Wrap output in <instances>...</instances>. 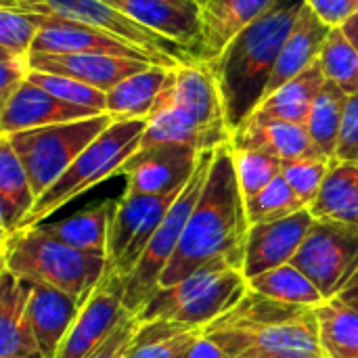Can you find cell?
Wrapping results in <instances>:
<instances>
[{
	"mask_svg": "<svg viewBox=\"0 0 358 358\" xmlns=\"http://www.w3.org/2000/svg\"><path fill=\"white\" fill-rule=\"evenodd\" d=\"M306 0H279L248 25L208 67L220 88L227 126L237 132L258 109L281 48Z\"/></svg>",
	"mask_w": 358,
	"mask_h": 358,
	"instance_id": "7a4b0ae2",
	"label": "cell"
},
{
	"mask_svg": "<svg viewBox=\"0 0 358 358\" xmlns=\"http://www.w3.org/2000/svg\"><path fill=\"white\" fill-rule=\"evenodd\" d=\"M174 69L149 65L122 80L107 92V113L113 120H149L164 105Z\"/></svg>",
	"mask_w": 358,
	"mask_h": 358,
	"instance_id": "ffe728a7",
	"label": "cell"
},
{
	"mask_svg": "<svg viewBox=\"0 0 358 358\" xmlns=\"http://www.w3.org/2000/svg\"><path fill=\"white\" fill-rule=\"evenodd\" d=\"M27 80L34 82L36 86L44 88L46 92H50L52 96H57L61 101L107 113V92H103L99 88H92V86H88V84H84V82H80L76 78L31 69Z\"/></svg>",
	"mask_w": 358,
	"mask_h": 358,
	"instance_id": "74e56055",
	"label": "cell"
},
{
	"mask_svg": "<svg viewBox=\"0 0 358 358\" xmlns=\"http://www.w3.org/2000/svg\"><path fill=\"white\" fill-rule=\"evenodd\" d=\"M336 159H340V162H358V92L348 96Z\"/></svg>",
	"mask_w": 358,
	"mask_h": 358,
	"instance_id": "60d3db41",
	"label": "cell"
},
{
	"mask_svg": "<svg viewBox=\"0 0 358 358\" xmlns=\"http://www.w3.org/2000/svg\"><path fill=\"white\" fill-rule=\"evenodd\" d=\"M289 264L300 268L325 300L338 298L358 271V224L315 218Z\"/></svg>",
	"mask_w": 358,
	"mask_h": 358,
	"instance_id": "30bf717a",
	"label": "cell"
},
{
	"mask_svg": "<svg viewBox=\"0 0 358 358\" xmlns=\"http://www.w3.org/2000/svg\"><path fill=\"white\" fill-rule=\"evenodd\" d=\"M279 0H203L197 61L210 65L248 25L271 10Z\"/></svg>",
	"mask_w": 358,
	"mask_h": 358,
	"instance_id": "e0dca14e",
	"label": "cell"
},
{
	"mask_svg": "<svg viewBox=\"0 0 358 358\" xmlns=\"http://www.w3.org/2000/svg\"><path fill=\"white\" fill-rule=\"evenodd\" d=\"M308 208L296 191L289 187L285 176H277L266 189H262L258 195L245 199V210H248V220L252 224H262V222H273L281 220L285 216H292L300 210Z\"/></svg>",
	"mask_w": 358,
	"mask_h": 358,
	"instance_id": "e575fe53",
	"label": "cell"
},
{
	"mask_svg": "<svg viewBox=\"0 0 358 358\" xmlns=\"http://www.w3.org/2000/svg\"><path fill=\"white\" fill-rule=\"evenodd\" d=\"M201 153L180 143L141 147L120 170L126 178L124 193L157 197L182 191L193 178Z\"/></svg>",
	"mask_w": 358,
	"mask_h": 358,
	"instance_id": "7c38bea8",
	"label": "cell"
},
{
	"mask_svg": "<svg viewBox=\"0 0 358 358\" xmlns=\"http://www.w3.org/2000/svg\"><path fill=\"white\" fill-rule=\"evenodd\" d=\"M99 113L101 111L61 101L34 82L25 80L23 86L4 105H0V136L86 120Z\"/></svg>",
	"mask_w": 358,
	"mask_h": 358,
	"instance_id": "2e32d148",
	"label": "cell"
},
{
	"mask_svg": "<svg viewBox=\"0 0 358 358\" xmlns=\"http://www.w3.org/2000/svg\"><path fill=\"white\" fill-rule=\"evenodd\" d=\"M248 283L250 289L287 304L319 308L323 302H327L319 287L294 264H283L273 271H266L254 279H248Z\"/></svg>",
	"mask_w": 358,
	"mask_h": 358,
	"instance_id": "1f68e13d",
	"label": "cell"
},
{
	"mask_svg": "<svg viewBox=\"0 0 358 358\" xmlns=\"http://www.w3.org/2000/svg\"><path fill=\"white\" fill-rule=\"evenodd\" d=\"M153 203H155V197H151V195L124 193L117 199V208H115V214L111 220V231H109V250H107L109 266H113L124 256V252L128 250L130 241L134 239L136 231L141 229V224L147 218Z\"/></svg>",
	"mask_w": 358,
	"mask_h": 358,
	"instance_id": "836d02e7",
	"label": "cell"
},
{
	"mask_svg": "<svg viewBox=\"0 0 358 358\" xmlns=\"http://www.w3.org/2000/svg\"><path fill=\"white\" fill-rule=\"evenodd\" d=\"M189 358H229L227 357V352L218 346V344H214L206 334L199 338V342L193 346V350H191V355Z\"/></svg>",
	"mask_w": 358,
	"mask_h": 358,
	"instance_id": "ee69618b",
	"label": "cell"
},
{
	"mask_svg": "<svg viewBox=\"0 0 358 358\" xmlns=\"http://www.w3.org/2000/svg\"><path fill=\"white\" fill-rule=\"evenodd\" d=\"M319 65L325 78L338 84L348 96L358 92V50L342 27H334L321 48Z\"/></svg>",
	"mask_w": 358,
	"mask_h": 358,
	"instance_id": "d6a6232c",
	"label": "cell"
},
{
	"mask_svg": "<svg viewBox=\"0 0 358 358\" xmlns=\"http://www.w3.org/2000/svg\"><path fill=\"white\" fill-rule=\"evenodd\" d=\"M201 336V327H189L176 321L155 319L141 323L128 358H189Z\"/></svg>",
	"mask_w": 358,
	"mask_h": 358,
	"instance_id": "f1b7e54d",
	"label": "cell"
},
{
	"mask_svg": "<svg viewBox=\"0 0 358 358\" xmlns=\"http://www.w3.org/2000/svg\"><path fill=\"white\" fill-rule=\"evenodd\" d=\"M214 151L201 153L193 178L187 182V187L180 191V195L172 203L170 212L166 214L164 222L151 237V241H149L145 254L141 256L136 268L132 271V275L124 281L126 283L124 304H126L128 313L138 315L147 306V302L155 296V292L159 289V281L182 241L191 212L203 191L206 178H208V172H210V166L214 159Z\"/></svg>",
	"mask_w": 358,
	"mask_h": 358,
	"instance_id": "9c48e42d",
	"label": "cell"
},
{
	"mask_svg": "<svg viewBox=\"0 0 358 358\" xmlns=\"http://www.w3.org/2000/svg\"><path fill=\"white\" fill-rule=\"evenodd\" d=\"M126 283L109 266L90 298L80 308L55 358H88L132 315L124 304Z\"/></svg>",
	"mask_w": 358,
	"mask_h": 358,
	"instance_id": "8fae6325",
	"label": "cell"
},
{
	"mask_svg": "<svg viewBox=\"0 0 358 358\" xmlns=\"http://www.w3.org/2000/svg\"><path fill=\"white\" fill-rule=\"evenodd\" d=\"M117 208V199H103L88 210L76 212L57 222H40L38 227L52 239L94 256L107 258L111 220Z\"/></svg>",
	"mask_w": 358,
	"mask_h": 358,
	"instance_id": "d4e9b609",
	"label": "cell"
},
{
	"mask_svg": "<svg viewBox=\"0 0 358 358\" xmlns=\"http://www.w3.org/2000/svg\"><path fill=\"white\" fill-rule=\"evenodd\" d=\"M143 27L197 55L201 4L197 0H105ZM197 59V57H195Z\"/></svg>",
	"mask_w": 358,
	"mask_h": 358,
	"instance_id": "5bb4252c",
	"label": "cell"
},
{
	"mask_svg": "<svg viewBox=\"0 0 358 358\" xmlns=\"http://www.w3.org/2000/svg\"><path fill=\"white\" fill-rule=\"evenodd\" d=\"M38 197L27 172L13 151L10 143L0 136V229L2 237L13 235L34 210Z\"/></svg>",
	"mask_w": 358,
	"mask_h": 358,
	"instance_id": "4316f807",
	"label": "cell"
},
{
	"mask_svg": "<svg viewBox=\"0 0 358 358\" xmlns=\"http://www.w3.org/2000/svg\"><path fill=\"white\" fill-rule=\"evenodd\" d=\"M29 71V59L10 55L0 48V105H4L23 86Z\"/></svg>",
	"mask_w": 358,
	"mask_h": 358,
	"instance_id": "ab89813d",
	"label": "cell"
},
{
	"mask_svg": "<svg viewBox=\"0 0 358 358\" xmlns=\"http://www.w3.org/2000/svg\"><path fill=\"white\" fill-rule=\"evenodd\" d=\"M319 344L325 358H358V313L334 298L317 308Z\"/></svg>",
	"mask_w": 358,
	"mask_h": 358,
	"instance_id": "4dcf8cb0",
	"label": "cell"
},
{
	"mask_svg": "<svg viewBox=\"0 0 358 358\" xmlns=\"http://www.w3.org/2000/svg\"><path fill=\"white\" fill-rule=\"evenodd\" d=\"M235 170L239 178V187L245 199L258 195L266 189L277 176H281L283 162L260 149H235Z\"/></svg>",
	"mask_w": 358,
	"mask_h": 358,
	"instance_id": "d590c367",
	"label": "cell"
},
{
	"mask_svg": "<svg viewBox=\"0 0 358 358\" xmlns=\"http://www.w3.org/2000/svg\"><path fill=\"white\" fill-rule=\"evenodd\" d=\"M315 216L308 208L285 216L281 220L252 224L245 243L243 275L254 279L266 271L289 264L304 243Z\"/></svg>",
	"mask_w": 358,
	"mask_h": 358,
	"instance_id": "4fadbf2b",
	"label": "cell"
},
{
	"mask_svg": "<svg viewBox=\"0 0 358 358\" xmlns=\"http://www.w3.org/2000/svg\"><path fill=\"white\" fill-rule=\"evenodd\" d=\"M224 105L214 73L201 61L180 63L157 113L149 117L141 147L180 143L197 151H214L231 143Z\"/></svg>",
	"mask_w": 358,
	"mask_h": 358,
	"instance_id": "277c9868",
	"label": "cell"
},
{
	"mask_svg": "<svg viewBox=\"0 0 358 358\" xmlns=\"http://www.w3.org/2000/svg\"><path fill=\"white\" fill-rule=\"evenodd\" d=\"M138 327H141V321L136 319V315H130L117 327V331L88 358H128V352L132 348V342H134Z\"/></svg>",
	"mask_w": 358,
	"mask_h": 358,
	"instance_id": "b9f144b4",
	"label": "cell"
},
{
	"mask_svg": "<svg viewBox=\"0 0 358 358\" xmlns=\"http://www.w3.org/2000/svg\"><path fill=\"white\" fill-rule=\"evenodd\" d=\"M197 2H199V4H201V2H203V0H197Z\"/></svg>",
	"mask_w": 358,
	"mask_h": 358,
	"instance_id": "c3c4849f",
	"label": "cell"
},
{
	"mask_svg": "<svg viewBox=\"0 0 358 358\" xmlns=\"http://www.w3.org/2000/svg\"><path fill=\"white\" fill-rule=\"evenodd\" d=\"M27 283L2 268L0 358H44L27 319Z\"/></svg>",
	"mask_w": 358,
	"mask_h": 358,
	"instance_id": "603a6c76",
	"label": "cell"
},
{
	"mask_svg": "<svg viewBox=\"0 0 358 358\" xmlns=\"http://www.w3.org/2000/svg\"><path fill=\"white\" fill-rule=\"evenodd\" d=\"M149 65L151 63H147V61L113 57V55H86V52H73V55L31 52L29 55L31 69L69 76V78H76V80H80L92 88H99L103 92H109L122 80L130 78L132 73H136Z\"/></svg>",
	"mask_w": 358,
	"mask_h": 358,
	"instance_id": "ac0fdd59",
	"label": "cell"
},
{
	"mask_svg": "<svg viewBox=\"0 0 358 358\" xmlns=\"http://www.w3.org/2000/svg\"><path fill=\"white\" fill-rule=\"evenodd\" d=\"M248 289L250 283L243 271L227 268L218 273L212 281H208L189 302L176 308L166 321H176L189 327L206 329L216 319H220L231 308H235L243 300Z\"/></svg>",
	"mask_w": 358,
	"mask_h": 358,
	"instance_id": "cb8c5ba5",
	"label": "cell"
},
{
	"mask_svg": "<svg viewBox=\"0 0 358 358\" xmlns=\"http://www.w3.org/2000/svg\"><path fill=\"white\" fill-rule=\"evenodd\" d=\"M31 52H55V55H73V52H86V55H113V57H126V59H138L147 61L151 65H157L153 57L111 34H105L101 29L59 19V17H46L42 15V29L34 42Z\"/></svg>",
	"mask_w": 358,
	"mask_h": 358,
	"instance_id": "9a60e30c",
	"label": "cell"
},
{
	"mask_svg": "<svg viewBox=\"0 0 358 358\" xmlns=\"http://www.w3.org/2000/svg\"><path fill=\"white\" fill-rule=\"evenodd\" d=\"M306 4L329 27H342L358 13V0H306Z\"/></svg>",
	"mask_w": 358,
	"mask_h": 358,
	"instance_id": "7bdbcfd3",
	"label": "cell"
},
{
	"mask_svg": "<svg viewBox=\"0 0 358 358\" xmlns=\"http://www.w3.org/2000/svg\"><path fill=\"white\" fill-rule=\"evenodd\" d=\"M231 145L235 149H260L279 157L281 162L325 157L315 147L306 126L283 120L250 117L237 132H233Z\"/></svg>",
	"mask_w": 358,
	"mask_h": 358,
	"instance_id": "7402d4cb",
	"label": "cell"
},
{
	"mask_svg": "<svg viewBox=\"0 0 358 358\" xmlns=\"http://www.w3.org/2000/svg\"><path fill=\"white\" fill-rule=\"evenodd\" d=\"M203 334L229 358L250 355H300L325 358L319 344L317 308L266 298L248 289L243 300Z\"/></svg>",
	"mask_w": 358,
	"mask_h": 358,
	"instance_id": "3957f363",
	"label": "cell"
},
{
	"mask_svg": "<svg viewBox=\"0 0 358 358\" xmlns=\"http://www.w3.org/2000/svg\"><path fill=\"white\" fill-rule=\"evenodd\" d=\"M308 210L315 218L358 224V162L334 159Z\"/></svg>",
	"mask_w": 358,
	"mask_h": 358,
	"instance_id": "83f0119b",
	"label": "cell"
},
{
	"mask_svg": "<svg viewBox=\"0 0 358 358\" xmlns=\"http://www.w3.org/2000/svg\"><path fill=\"white\" fill-rule=\"evenodd\" d=\"M331 162L334 159H329V157H308V159L283 162L281 174L289 182V187L296 191V195L306 206H310L323 187V180L331 168Z\"/></svg>",
	"mask_w": 358,
	"mask_h": 358,
	"instance_id": "f35d334b",
	"label": "cell"
},
{
	"mask_svg": "<svg viewBox=\"0 0 358 358\" xmlns=\"http://www.w3.org/2000/svg\"><path fill=\"white\" fill-rule=\"evenodd\" d=\"M25 283L29 289L27 319L31 331L36 336L42 357L55 358L82 306L69 294L57 287L34 283V281H25Z\"/></svg>",
	"mask_w": 358,
	"mask_h": 358,
	"instance_id": "d6986e66",
	"label": "cell"
},
{
	"mask_svg": "<svg viewBox=\"0 0 358 358\" xmlns=\"http://www.w3.org/2000/svg\"><path fill=\"white\" fill-rule=\"evenodd\" d=\"M42 29V15L13 8V6H0V48L29 59L34 42Z\"/></svg>",
	"mask_w": 358,
	"mask_h": 358,
	"instance_id": "8d00e7d4",
	"label": "cell"
},
{
	"mask_svg": "<svg viewBox=\"0 0 358 358\" xmlns=\"http://www.w3.org/2000/svg\"><path fill=\"white\" fill-rule=\"evenodd\" d=\"M325 82L327 78L317 61L313 67H308L306 71H302L300 76H296L294 80H289L287 84H283L268 96H264L258 109L252 113V117L283 120V122L306 126L310 107L317 94L321 92V88L325 86Z\"/></svg>",
	"mask_w": 358,
	"mask_h": 358,
	"instance_id": "484cf974",
	"label": "cell"
},
{
	"mask_svg": "<svg viewBox=\"0 0 358 358\" xmlns=\"http://www.w3.org/2000/svg\"><path fill=\"white\" fill-rule=\"evenodd\" d=\"M0 6H13L46 17H59L101 29L147 50L162 67L174 69L180 63L197 61L187 48L143 27L105 0H0Z\"/></svg>",
	"mask_w": 358,
	"mask_h": 358,
	"instance_id": "ba28073f",
	"label": "cell"
},
{
	"mask_svg": "<svg viewBox=\"0 0 358 358\" xmlns=\"http://www.w3.org/2000/svg\"><path fill=\"white\" fill-rule=\"evenodd\" d=\"M346 103H348V94L338 84L327 80L321 92L317 94L306 120V130L315 147L329 159H336Z\"/></svg>",
	"mask_w": 358,
	"mask_h": 358,
	"instance_id": "f546056e",
	"label": "cell"
},
{
	"mask_svg": "<svg viewBox=\"0 0 358 358\" xmlns=\"http://www.w3.org/2000/svg\"><path fill=\"white\" fill-rule=\"evenodd\" d=\"M338 300H342L346 306H350L352 310L358 313V271L357 275L346 283V287L338 294Z\"/></svg>",
	"mask_w": 358,
	"mask_h": 358,
	"instance_id": "f6af8a7d",
	"label": "cell"
},
{
	"mask_svg": "<svg viewBox=\"0 0 358 358\" xmlns=\"http://www.w3.org/2000/svg\"><path fill=\"white\" fill-rule=\"evenodd\" d=\"M239 358H313V357H300V355H250V357Z\"/></svg>",
	"mask_w": 358,
	"mask_h": 358,
	"instance_id": "7dc6e473",
	"label": "cell"
},
{
	"mask_svg": "<svg viewBox=\"0 0 358 358\" xmlns=\"http://www.w3.org/2000/svg\"><path fill=\"white\" fill-rule=\"evenodd\" d=\"M2 268L23 281L57 287L84 306L107 273L109 260L73 250L40 227H29L2 237Z\"/></svg>",
	"mask_w": 358,
	"mask_h": 358,
	"instance_id": "5b68a950",
	"label": "cell"
},
{
	"mask_svg": "<svg viewBox=\"0 0 358 358\" xmlns=\"http://www.w3.org/2000/svg\"><path fill=\"white\" fill-rule=\"evenodd\" d=\"M248 233L245 197L235 170L233 145L227 143L214 151L203 191L191 212L182 241L159 281V289L182 281L216 258L243 271Z\"/></svg>",
	"mask_w": 358,
	"mask_h": 358,
	"instance_id": "6da1fadb",
	"label": "cell"
},
{
	"mask_svg": "<svg viewBox=\"0 0 358 358\" xmlns=\"http://www.w3.org/2000/svg\"><path fill=\"white\" fill-rule=\"evenodd\" d=\"M147 124L149 120H115L76 157L63 176L38 197L34 210L19 229L38 227L44 218L73 201L84 191L120 174L124 164L141 149Z\"/></svg>",
	"mask_w": 358,
	"mask_h": 358,
	"instance_id": "8992f818",
	"label": "cell"
},
{
	"mask_svg": "<svg viewBox=\"0 0 358 358\" xmlns=\"http://www.w3.org/2000/svg\"><path fill=\"white\" fill-rule=\"evenodd\" d=\"M331 29L334 27H329L308 4H304L281 48L277 65L268 78L264 96H268L271 92H275L277 88H281L283 84H287L308 67H313L319 61L321 48Z\"/></svg>",
	"mask_w": 358,
	"mask_h": 358,
	"instance_id": "44dd1931",
	"label": "cell"
},
{
	"mask_svg": "<svg viewBox=\"0 0 358 358\" xmlns=\"http://www.w3.org/2000/svg\"><path fill=\"white\" fill-rule=\"evenodd\" d=\"M342 31L346 34V38L355 44V48L358 50V13L342 25Z\"/></svg>",
	"mask_w": 358,
	"mask_h": 358,
	"instance_id": "bcb514c9",
	"label": "cell"
},
{
	"mask_svg": "<svg viewBox=\"0 0 358 358\" xmlns=\"http://www.w3.org/2000/svg\"><path fill=\"white\" fill-rule=\"evenodd\" d=\"M113 122L115 120L109 113H99L86 120L15 132L4 138L23 164L36 197H40Z\"/></svg>",
	"mask_w": 358,
	"mask_h": 358,
	"instance_id": "52a82bcc",
	"label": "cell"
}]
</instances>
